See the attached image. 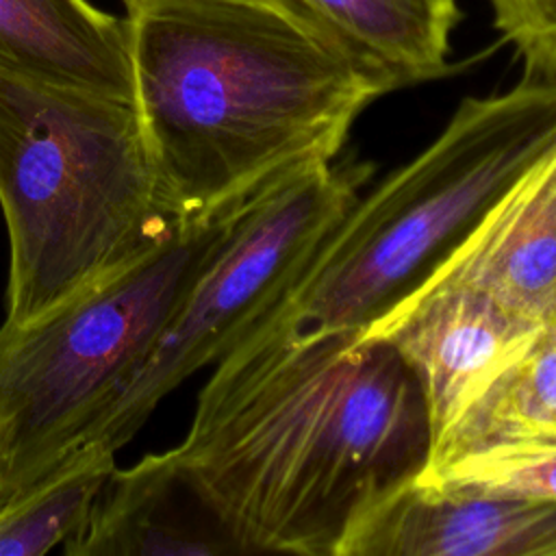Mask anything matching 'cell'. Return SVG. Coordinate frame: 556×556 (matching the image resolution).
I'll list each match as a JSON object with an SVG mask.
<instances>
[{
	"mask_svg": "<svg viewBox=\"0 0 556 556\" xmlns=\"http://www.w3.org/2000/svg\"><path fill=\"white\" fill-rule=\"evenodd\" d=\"M430 443L419 380L391 343L265 313L215 361L172 452L237 554L341 556Z\"/></svg>",
	"mask_w": 556,
	"mask_h": 556,
	"instance_id": "cell-1",
	"label": "cell"
},
{
	"mask_svg": "<svg viewBox=\"0 0 556 556\" xmlns=\"http://www.w3.org/2000/svg\"><path fill=\"white\" fill-rule=\"evenodd\" d=\"M126 22L135 106L178 219L334 161L387 93L341 46L258 0H132Z\"/></svg>",
	"mask_w": 556,
	"mask_h": 556,
	"instance_id": "cell-2",
	"label": "cell"
},
{
	"mask_svg": "<svg viewBox=\"0 0 556 556\" xmlns=\"http://www.w3.org/2000/svg\"><path fill=\"white\" fill-rule=\"evenodd\" d=\"M4 326L30 324L161 241L167 208L135 102L0 67Z\"/></svg>",
	"mask_w": 556,
	"mask_h": 556,
	"instance_id": "cell-3",
	"label": "cell"
},
{
	"mask_svg": "<svg viewBox=\"0 0 556 556\" xmlns=\"http://www.w3.org/2000/svg\"><path fill=\"white\" fill-rule=\"evenodd\" d=\"M554 148L556 78L523 72L502 93L465 98L426 150L354 200L267 315L365 332Z\"/></svg>",
	"mask_w": 556,
	"mask_h": 556,
	"instance_id": "cell-4",
	"label": "cell"
},
{
	"mask_svg": "<svg viewBox=\"0 0 556 556\" xmlns=\"http://www.w3.org/2000/svg\"><path fill=\"white\" fill-rule=\"evenodd\" d=\"M252 195V193H250ZM180 219L130 263L24 326H0V500L85 441L226 241L248 198Z\"/></svg>",
	"mask_w": 556,
	"mask_h": 556,
	"instance_id": "cell-5",
	"label": "cell"
},
{
	"mask_svg": "<svg viewBox=\"0 0 556 556\" xmlns=\"http://www.w3.org/2000/svg\"><path fill=\"white\" fill-rule=\"evenodd\" d=\"M369 176V163L330 161L254 191L146 361L91 421L85 441L100 439L119 450L167 393L226 354L282 298Z\"/></svg>",
	"mask_w": 556,
	"mask_h": 556,
	"instance_id": "cell-6",
	"label": "cell"
},
{
	"mask_svg": "<svg viewBox=\"0 0 556 556\" xmlns=\"http://www.w3.org/2000/svg\"><path fill=\"white\" fill-rule=\"evenodd\" d=\"M539 328L482 289L434 271L361 334L391 343L415 371L434 441L526 350Z\"/></svg>",
	"mask_w": 556,
	"mask_h": 556,
	"instance_id": "cell-7",
	"label": "cell"
},
{
	"mask_svg": "<svg viewBox=\"0 0 556 556\" xmlns=\"http://www.w3.org/2000/svg\"><path fill=\"white\" fill-rule=\"evenodd\" d=\"M341 556H556V502L408 480L350 532Z\"/></svg>",
	"mask_w": 556,
	"mask_h": 556,
	"instance_id": "cell-8",
	"label": "cell"
},
{
	"mask_svg": "<svg viewBox=\"0 0 556 556\" xmlns=\"http://www.w3.org/2000/svg\"><path fill=\"white\" fill-rule=\"evenodd\" d=\"M65 556L237 554L172 447L143 454L106 478Z\"/></svg>",
	"mask_w": 556,
	"mask_h": 556,
	"instance_id": "cell-9",
	"label": "cell"
},
{
	"mask_svg": "<svg viewBox=\"0 0 556 556\" xmlns=\"http://www.w3.org/2000/svg\"><path fill=\"white\" fill-rule=\"evenodd\" d=\"M465 280L513 315H556V148L528 169L437 269Z\"/></svg>",
	"mask_w": 556,
	"mask_h": 556,
	"instance_id": "cell-10",
	"label": "cell"
},
{
	"mask_svg": "<svg viewBox=\"0 0 556 556\" xmlns=\"http://www.w3.org/2000/svg\"><path fill=\"white\" fill-rule=\"evenodd\" d=\"M0 67L135 102L126 15L91 0H0Z\"/></svg>",
	"mask_w": 556,
	"mask_h": 556,
	"instance_id": "cell-11",
	"label": "cell"
},
{
	"mask_svg": "<svg viewBox=\"0 0 556 556\" xmlns=\"http://www.w3.org/2000/svg\"><path fill=\"white\" fill-rule=\"evenodd\" d=\"M384 91L443 78L450 37L458 24L456 0H300Z\"/></svg>",
	"mask_w": 556,
	"mask_h": 556,
	"instance_id": "cell-12",
	"label": "cell"
},
{
	"mask_svg": "<svg viewBox=\"0 0 556 556\" xmlns=\"http://www.w3.org/2000/svg\"><path fill=\"white\" fill-rule=\"evenodd\" d=\"M502 443H556V315L432 441L426 465Z\"/></svg>",
	"mask_w": 556,
	"mask_h": 556,
	"instance_id": "cell-13",
	"label": "cell"
},
{
	"mask_svg": "<svg viewBox=\"0 0 556 556\" xmlns=\"http://www.w3.org/2000/svg\"><path fill=\"white\" fill-rule=\"evenodd\" d=\"M115 447L89 439L37 480L0 500V556H46L85 526L115 469Z\"/></svg>",
	"mask_w": 556,
	"mask_h": 556,
	"instance_id": "cell-14",
	"label": "cell"
},
{
	"mask_svg": "<svg viewBox=\"0 0 556 556\" xmlns=\"http://www.w3.org/2000/svg\"><path fill=\"white\" fill-rule=\"evenodd\" d=\"M415 480L495 497L556 502V443H502L426 465Z\"/></svg>",
	"mask_w": 556,
	"mask_h": 556,
	"instance_id": "cell-15",
	"label": "cell"
},
{
	"mask_svg": "<svg viewBox=\"0 0 556 556\" xmlns=\"http://www.w3.org/2000/svg\"><path fill=\"white\" fill-rule=\"evenodd\" d=\"M493 26L523 59V72L556 78V0H489Z\"/></svg>",
	"mask_w": 556,
	"mask_h": 556,
	"instance_id": "cell-16",
	"label": "cell"
},
{
	"mask_svg": "<svg viewBox=\"0 0 556 556\" xmlns=\"http://www.w3.org/2000/svg\"><path fill=\"white\" fill-rule=\"evenodd\" d=\"M124 2V7L126 4H130L132 0H122ZM258 2H265V4H271V7H278V9H282V11H287V13H291L293 17H298L300 22H304L306 26H311V28H315L317 33H321L324 37H328L326 33H324V28L317 24V20L313 17V13L300 2V0H258ZM330 39V37H328ZM332 41V39H330Z\"/></svg>",
	"mask_w": 556,
	"mask_h": 556,
	"instance_id": "cell-17",
	"label": "cell"
}]
</instances>
